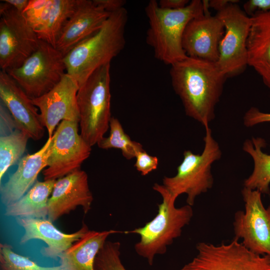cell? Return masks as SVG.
Returning a JSON list of instances; mask_svg holds the SVG:
<instances>
[{"mask_svg": "<svg viewBox=\"0 0 270 270\" xmlns=\"http://www.w3.org/2000/svg\"><path fill=\"white\" fill-rule=\"evenodd\" d=\"M224 33L221 20L207 10L186 26L182 37L183 49L188 56L217 62L219 45Z\"/></svg>", "mask_w": 270, "mask_h": 270, "instance_id": "14", "label": "cell"}, {"mask_svg": "<svg viewBox=\"0 0 270 270\" xmlns=\"http://www.w3.org/2000/svg\"><path fill=\"white\" fill-rule=\"evenodd\" d=\"M77 4L78 0H53L43 26L36 32L39 39L56 48L61 32Z\"/></svg>", "mask_w": 270, "mask_h": 270, "instance_id": "24", "label": "cell"}, {"mask_svg": "<svg viewBox=\"0 0 270 270\" xmlns=\"http://www.w3.org/2000/svg\"><path fill=\"white\" fill-rule=\"evenodd\" d=\"M266 146L264 140L261 138L252 137L244 142L243 150L252 156L254 167L251 174L244 180V186L270 194V154L262 150Z\"/></svg>", "mask_w": 270, "mask_h": 270, "instance_id": "23", "label": "cell"}, {"mask_svg": "<svg viewBox=\"0 0 270 270\" xmlns=\"http://www.w3.org/2000/svg\"><path fill=\"white\" fill-rule=\"evenodd\" d=\"M110 128L109 136L103 137L98 142L97 144L100 148L104 150L112 148L119 149L126 160L134 158L138 152L144 150L140 143L130 139L116 118L112 117Z\"/></svg>", "mask_w": 270, "mask_h": 270, "instance_id": "26", "label": "cell"}, {"mask_svg": "<svg viewBox=\"0 0 270 270\" xmlns=\"http://www.w3.org/2000/svg\"><path fill=\"white\" fill-rule=\"evenodd\" d=\"M53 0H30L22 14L30 26L36 33L43 26Z\"/></svg>", "mask_w": 270, "mask_h": 270, "instance_id": "29", "label": "cell"}, {"mask_svg": "<svg viewBox=\"0 0 270 270\" xmlns=\"http://www.w3.org/2000/svg\"><path fill=\"white\" fill-rule=\"evenodd\" d=\"M135 158L136 160L134 166L142 176L148 174L158 168V158L150 155L144 150L138 152Z\"/></svg>", "mask_w": 270, "mask_h": 270, "instance_id": "30", "label": "cell"}, {"mask_svg": "<svg viewBox=\"0 0 270 270\" xmlns=\"http://www.w3.org/2000/svg\"><path fill=\"white\" fill-rule=\"evenodd\" d=\"M16 220L18 224L24 230L20 244H24L33 240H42L47 246L41 250V254L46 258L54 260L59 258L64 252L88 230V226L83 224L76 232L64 233L58 230L52 222L46 218L18 217Z\"/></svg>", "mask_w": 270, "mask_h": 270, "instance_id": "18", "label": "cell"}, {"mask_svg": "<svg viewBox=\"0 0 270 270\" xmlns=\"http://www.w3.org/2000/svg\"><path fill=\"white\" fill-rule=\"evenodd\" d=\"M56 180L36 181L18 200L6 206L4 215L8 217L46 218L48 201Z\"/></svg>", "mask_w": 270, "mask_h": 270, "instance_id": "22", "label": "cell"}, {"mask_svg": "<svg viewBox=\"0 0 270 270\" xmlns=\"http://www.w3.org/2000/svg\"><path fill=\"white\" fill-rule=\"evenodd\" d=\"M170 66L172 86L186 115L204 127L209 126L227 76L216 62L189 56Z\"/></svg>", "mask_w": 270, "mask_h": 270, "instance_id": "1", "label": "cell"}, {"mask_svg": "<svg viewBox=\"0 0 270 270\" xmlns=\"http://www.w3.org/2000/svg\"><path fill=\"white\" fill-rule=\"evenodd\" d=\"M152 188L162 198L158 214L144 226L124 232L140 235V240L135 244L134 250L150 265L156 255L164 254L174 240L180 236L182 228L189 224L193 216L192 206L188 204L176 207L177 198L162 184L155 183Z\"/></svg>", "mask_w": 270, "mask_h": 270, "instance_id": "4", "label": "cell"}, {"mask_svg": "<svg viewBox=\"0 0 270 270\" xmlns=\"http://www.w3.org/2000/svg\"><path fill=\"white\" fill-rule=\"evenodd\" d=\"M236 3L229 4L216 14L224 26L216 63L227 77L240 74L248 66L247 42L252 19Z\"/></svg>", "mask_w": 270, "mask_h": 270, "instance_id": "8", "label": "cell"}, {"mask_svg": "<svg viewBox=\"0 0 270 270\" xmlns=\"http://www.w3.org/2000/svg\"><path fill=\"white\" fill-rule=\"evenodd\" d=\"M242 194L244 211L235 214L233 222L235 238L250 251L270 257V204L266 208L262 193L244 186Z\"/></svg>", "mask_w": 270, "mask_h": 270, "instance_id": "12", "label": "cell"}, {"mask_svg": "<svg viewBox=\"0 0 270 270\" xmlns=\"http://www.w3.org/2000/svg\"><path fill=\"white\" fill-rule=\"evenodd\" d=\"M110 63L96 70L80 87L77 102L80 135L91 146L104 137L111 116Z\"/></svg>", "mask_w": 270, "mask_h": 270, "instance_id": "5", "label": "cell"}, {"mask_svg": "<svg viewBox=\"0 0 270 270\" xmlns=\"http://www.w3.org/2000/svg\"><path fill=\"white\" fill-rule=\"evenodd\" d=\"M78 122L62 121L52 136L44 180H56L80 169L90 156L92 146L78 132Z\"/></svg>", "mask_w": 270, "mask_h": 270, "instance_id": "11", "label": "cell"}, {"mask_svg": "<svg viewBox=\"0 0 270 270\" xmlns=\"http://www.w3.org/2000/svg\"><path fill=\"white\" fill-rule=\"evenodd\" d=\"M52 142V138H48L38 151L23 156L16 170L0 186V200L5 206L20 199L37 181L39 174L48 166Z\"/></svg>", "mask_w": 270, "mask_h": 270, "instance_id": "19", "label": "cell"}, {"mask_svg": "<svg viewBox=\"0 0 270 270\" xmlns=\"http://www.w3.org/2000/svg\"><path fill=\"white\" fill-rule=\"evenodd\" d=\"M0 2V68H18L38 48L40 40L22 13L9 4Z\"/></svg>", "mask_w": 270, "mask_h": 270, "instance_id": "9", "label": "cell"}, {"mask_svg": "<svg viewBox=\"0 0 270 270\" xmlns=\"http://www.w3.org/2000/svg\"><path fill=\"white\" fill-rule=\"evenodd\" d=\"M238 0H208V6L209 8H212L218 12L224 8L227 5L231 2H238Z\"/></svg>", "mask_w": 270, "mask_h": 270, "instance_id": "36", "label": "cell"}, {"mask_svg": "<svg viewBox=\"0 0 270 270\" xmlns=\"http://www.w3.org/2000/svg\"><path fill=\"white\" fill-rule=\"evenodd\" d=\"M98 6L110 14L124 8L126 1L124 0H93Z\"/></svg>", "mask_w": 270, "mask_h": 270, "instance_id": "34", "label": "cell"}, {"mask_svg": "<svg viewBox=\"0 0 270 270\" xmlns=\"http://www.w3.org/2000/svg\"><path fill=\"white\" fill-rule=\"evenodd\" d=\"M0 101L6 107L16 128L30 138L39 140L44 134L38 108L30 98L5 71H0Z\"/></svg>", "mask_w": 270, "mask_h": 270, "instance_id": "16", "label": "cell"}, {"mask_svg": "<svg viewBox=\"0 0 270 270\" xmlns=\"http://www.w3.org/2000/svg\"><path fill=\"white\" fill-rule=\"evenodd\" d=\"M204 128V146L202 153L194 154L190 150H185L176 174L162 179V185L174 196L178 198L186 194L187 204L190 206L194 205L198 196L212 188V164L222 156L220 146L214 138L209 126Z\"/></svg>", "mask_w": 270, "mask_h": 270, "instance_id": "6", "label": "cell"}, {"mask_svg": "<svg viewBox=\"0 0 270 270\" xmlns=\"http://www.w3.org/2000/svg\"><path fill=\"white\" fill-rule=\"evenodd\" d=\"M264 122H270V113L264 112L255 107H251L244 115V124L246 127Z\"/></svg>", "mask_w": 270, "mask_h": 270, "instance_id": "31", "label": "cell"}, {"mask_svg": "<svg viewBox=\"0 0 270 270\" xmlns=\"http://www.w3.org/2000/svg\"><path fill=\"white\" fill-rule=\"evenodd\" d=\"M0 136L8 134L17 128L15 122L12 114L0 101Z\"/></svg>", "mask_w": 270, "mask_h": 270, "instance_id": "32", "label": "cell"}, {"mask_svg": "<svg viewBox=\"0 0 270 270\" xmlns=\"http://www.w3.org/2000/svg\"><path fill=\"white\" fill-rule=\"evenodd\" d=\"M190 1L188 0H160L158 6L166 10H178L186 6Z\"/></svg>", "mask_w": 270, "mask_h": 270, "instance_id": "35", "label": "cell"}, {"mask_svg": "<svg viewBox=\"0 0 270 270\" xmlns=\"http://www.w3.org/2000/svg\"><path fill=\"white\" fill-rule=\"evenodd\" d=\"M243 7L245 13L252 17L256 14L270 10V0H248Z\"/></svg>", "mask_w": 270, "mask_h": 270, "instance_id": "33", "label": "cell"}, {"mask_svg": "<svg viewBox=\"0 0 270 270\" xmlns=\"http://www.w3.org/2000/svg\"><path fill=\"white\" fill-rule=\"evenodd\" d=\"M198 253L180 270H270V257L256 254L234 238L216 245L200 242Z\"/></svg>", "mask_w": 270, "mask_h": 270, "instance_id": "10", "label": "cell"}, {"mask_svg": "<svg viewBox=\"0 0 270 270\" xmlns=\"http://www.w3.org/2000/svg\"><path fill=\"white\" fill-rule=\"evenodd\" d=\"M208 8V0H192L178 10L162 8L156 0H150L145 8L149 24L146 40L155 58L172 66L188 57L182 46L184 30L192 20Z\"/></svg>", "mask_w": 270, "mask_h": 270, "instance_id": "2", "label": "cell"}, {"mask_svg": "<svg viewBox=\"0 0 270 270\" xmlns=\"http://www.w3.org/2000/svg\"><path fill=\"white\" fill-rule=\"evenodd\" d=\"M93 199L86 172L74 171L56 180L48 201V218L54 222L78 206L86 214Z\"/></svg>", "mask_w": 270, "mask_h": 270, "instance_id": "15", "label": "cell"}, {"mask_svg": "<svg viewBox=\"0 0 270 270\" xmlns=\"http://www.w3.org/2000/svg\"><path fill=\"white\" fill-rule=\"evenodd\" d=\"M80 88L77 81L66 73L60 81L44 94L32 99L40 110L42 124L47 129L48 138L60 122L68 120L80 122V114L77 102Z\"/></svg>", "mask_w": 270, "mask_h": 270, "instance_id": "13", "label": "cell"}, {"mask_svg": "<svg viewBox=\"0 0 270 270\" xmlns=\"http://www.w3.org/2000/svg\"><path fill=\"white\" fill-rule=\"evenodd\" d=\"M251 19L247 42L248 66L270 89V10L256 14Z\"/></svg>", "mask_w": 270, "mask_h": 270, "instance_id": "20", "label": "cell"}, {"mask_svg": "<svg viewBox=\"0 0 270 270\" xmlns=\"http://www.w3.org/2000/svg\"><path fill=\"white\" fill-rule=\"evenodd\" d=\"M128 16L124 8L111 13L99 30L64 56L66 72L80 87L96 70L110 63L123 50Z\"/></svg>", "mask_w": 270, "mask_h": 270, "instance_id": "3", "label": "cell"}, {"mask_svg": "<svg viewBox=\"0 0 270 270\" xmlns=\"http://www.w3.org/2000/svg\"><path fill=\"white\" fill-rule=\"evenodd\" d=\"M6 72L32 99L50 90L66 73L64 56L41 40L37 50L21 66Z\"/></svg>", "mask_w": 270, "mask_h": 270, "instance_id": "7", "label": "cell"}, {"mask_svg": "<svg viewBox=\"0 0 270 270\" xmlns=\"http://www.w3.org/2000/svg\"><path fill=\"white\" fill-rule=\"evenodd\" d=\"M28 136L16 128L12 132L0 136V184L8 169L22 158Z\"/></svg>", "mask_w": 270, "mask_h": 270, "instance_id": "25", "label": "cell"}, {"mask_svg": "<svg viewBox=\"0 0 270 270\" xmlns=\"http://www.w3.org/2000/svg\"><path fill=\"white\" fill-rule=\"evenodd\" d=\"M120 242L106 241L96 258L95 270H126L120 260Z\"/></svg>", "mask_w": 270, "mask_h": 270, "instance_id": "28", "label": "cell"}, {"mask_svg": "<svg viewBox=\"0 0 270 270\" xmlns=\"http://www.w3.org/2000/svg\"><path fill=\"white\" fill-rule=\"evenodd\" d=\"M110 14L93 0H78L76 10L63 28L56 48L64 56L99 30Z\"/></svg>", "mask_w": 270, "mask_h": 270, "instance_id": "17", "label": "cell"}, {"mask_svg": "<svg viewBox=\"0 0 270 270\" xmlns=\"http://www.w3.org/2000/svg\"><path fill=\"white\" fill-rule=\"evenodd\" d=\"M0 270H66L60 264L42 266L29 258L16 254L11 245L0 244Z\"/></svg>", "mask_w": 270, "mask_h": 270, "instance_id": "27", "label": "cell"}, {"mask_svg": "<svg viewBox=\"0 0 270 270\" xmlns=\"http://www.w3.org/2000/svg\"><path fill=\"white\" fill-rule=\"evenodd\" d=\"M115 230H88L59 257L60 264L66 270H95L94 262L100 250Z\"/></svg>", "mask_w": 270, "mask_h": 270, "instance_id": "21", "label": "cell"}, {"mask_svg": "<svg viewBox=\"0 0 270 270\" xmlns=\"http://www.w3.org/2000/svg\"><path fill=\"white\" fill-rule=\"evenodd\" d=\"M30 0H4L9 4L13 8L18 12L22 13L27 6Z\"/></svg>", "mask_w": 270, "mask_h": 270, "instance_id": "37", "label": "cell"}]
</instances>
